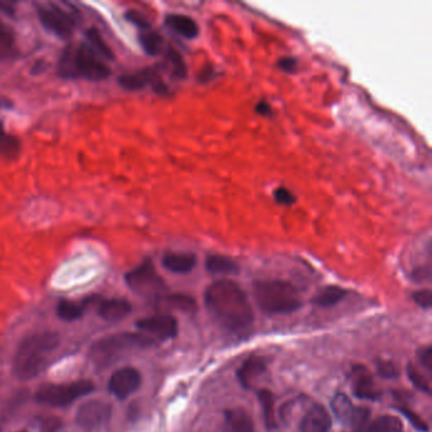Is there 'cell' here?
Returning a JSON list of instances; mask_svg holds the SVG:
<instances>
[{"mask_svg":"<svg viewBox=\"0 0 432 432\" xmlns=\"http://www.w3.org/2000/svg\"><path fill=\"white\" fill-rule=\"evenodd\" d=\"M204 303L210 316L229 331H249L254 322V312L249 298L238 284L221 279L208 285Z\"/></svg>","mask_w":432,"mask_h":432,"instance_id":"6da1fadb","label":"cell"},{"mask_svg":"<svg viewBox=\"0 0 432 432\" xmlns=\"http://www.w3.org/2000/svg\"><path fill=\"white\" fill-rule=\"evenodd\" d=\"M57 316L62 319V321H68V322H73L76 321L84 315V305L82 304L75 303L68 299H62L57 304Z\"/></svg>","mask_w":432,"mask_h":432,"instance_id":"f1b7e54d","label":"cell"},{"mask_svg":"<svg viewBox=\"0 0 432 432\" xmlns=\"http://www.w3.org/2000/svg\"><path fill=\"white\" fill-rule=\"evenodd\" d=\"M140 333L147 338L155 340H170L176 338L178 335V322L175 318L170 315H155L150 317L141 318L136 324Z\"/></svg>","mask_w":432,"mask_h":432,"instance_id":"8fae6325","label":"cell"},{"mask_svg":"<svg viewBox=\"0 0 432 432\" xmlns=\"http://www.w3.org/2000/svg\"><path fill=\"white\" fill-rule=\"evenodd\" d=\"M60 345L61 336L57 332H34L26 336L14 352V377L22 382L37 378L51 363Z\"/></svg>","mask_w":432,"mask_h":432,"instance_id":"7a4b0ae2","label":"cell"},{"mask_svg":"<svg viewBox=\"0 0 432 432\" xmlns=\"http://www.w3.org/2000/svg\"><path fill=\"white\" fill-rule=\"evenodd\" d=\"M141 383V373L136 368L126 366L112 374L109 379L108 391L117 399H126L137 392Z\"/></svg>","mask_w":432,"mask_h":432,"instance_id":"7c38bea8","label":"cell"},{"mask_svg":"<svg viewBox=\"0 0 432 432\" xmlns=\"http://www.w3.org/2000/svg\"><path fill=\"white\" fill-rule=\"evenodd\" d=\"M94 384L88 379L65 384L41 385L34 394V399L40 405L66 407L73 405L75 401L94 392Z\"/></svg>","mask_w":432,"mask_h":432,"instance_id":"52a82bcc","label":"cell"},{"mask_svg":"<svg viewBox=\"0 0 432 432\" xmlns=\"http://www.w3.org/2000/svg\"><path fill=\"white\" fill-rule=\"evenodd\" d=\"M347 293L349 291H346L345 288H341L338 285H329V287H324L321 291H318L317 294L312 299V302L318 307L327 308V307H332V305L338 304V302H341L347 296Z\"/></svg>","mask_w":432,"mask_h":432,"instance_id":"7402d4cb","label":"cell"},{"mask_svg":"<svg viewBox=\"0 0 432 432\" xmlns=\"http://www.w3.org/2000/svg\"><path fill=\"white\" fill-rule=\"evenodd\" d=\"M419 361L424 365L427 372H432V349L430 346H427L425 349H422L419 354Z\"/></svg>","mask_w":432,"mask_h":432,"instance_id":"74e56055","label":"cell"},{"mask_svg":"<svg viewBox=\"0 0 432 432\" xmlns=\"http://www.w3.org/2000/svg\"><path fill=\"white\" fill-rule=\"evenodd\" d=\"M332 411L338 421L350 432H361L370 421V411L354 405L346 394L338 393L332 399Z\"/></svg>","mask_w":432,"mask_h":432,"instance_id":"9c48e42d","label":"cell"},{"mask_svg":"<svg viewBox=\"0 0 432 432\" xmlns=\"http://www.w3.org/2000/svg\"><path fill=\"white\" fill-rule=\"evenodd\" d=\"M378 372L383 378H394L398 375L397 368L394 366L392 361H384V360L379 361Z\"/></svg>","mask_w":432,"mask_h":432,"instance_id":"8d00e7d4","label":"cell"},{"mask_svg":"<svg viewBox=\"0 0 432 432\" xmlns=\"http://www.w3.org/2000/svg\"><path fill=\"white\" fill-rule=\"evenodd\" d=\"M196 265V257L192 252H168L162 257V266L174 274H188Z\"/></svg>","mask_w":432,"mask_h":432,"instance_id":"d6986e66","label":"cell"},{"mask_svg":"<svg viewBox=\"0 0 432 432\" xmlns=\"http://www.w3.org/2000/svg\"><path fill=\"white\" fill-rule=\"evenodd\" d=\"M20 151V142L14 136L8 135L0 129V154L7 157H14Z\"/></svg>","mask_w":432,"mask_h":432,"instance_id":"f546056e","label":"cell"},{"mask_svg":"<svg viewBox=\"0 0 432 432\" xmlns=\"http://www.w3.org/2000/svg\"><path fill=\"white\" fill-rule=\"evenodd\" d=\"M168 302L171 305H174L176 308L182 310V311H194L196 310V302L193 298L188 296H182V294H175V296H170L168 297Z\"/></svg>","mask_w":432,"mask_h":432,"instance_id":"1f68e13d","label":"cell"},{"mask_svg":"<svg viewBox=\"0 0 432 432\" xmlns=\"http://www.w3.org/2000/svg\"><path fill=\"white\" fill-rule=\"evenodd\" d=\"M165 61L170 66V73L179 80H182L188 75V68L187 64L182 59V55L176 51L175 48H169L165 55Z\"/></svg>","mask_w":432,"mask_h":432,"instance_id":"4316f807","label":"cell"},{"mask_svg":"<svg viewBox=\"0 0 432 432\" xmlns=\"http://www.w3.org/2000/svg\"><path fill=\"white\" fill-rule=\"evenodd\" d=\"M216 432H221V430H219V431H216Z\"/></svg>","mask_w":432,"mask_h":432,"instance_id":"ee69618b","label":"cell"},{"mask_svg":"<svg viewBox=\"0 0 432 432\" xmlns=\"http://www.w3.org/2000/svg\"><path fill=\"white\" fill-rule=\"evenodd\" d=\"M140 45L143 48V51L150 56H157L161 54L162 48H164V38L160 34H157L152 29H146L141 31V34L138 36Z\"/></svg>","mask_w":432,"mask_h":432,"instance_id":"484cf974","label":"cell"},{"mask_svg":"<svg viewBox=\"0 0 432 432\" xmlns=\"http://www.w3.org/2000/svg\"><path fill=\"white\" fill-rule=\"evenodd\" d=\"M17 432H28V431H24V430H20V431H17Z\"/></svg>","mask_w":432,"mask_h":432,"instance_id":"7bdbcfd3","label":"cell"},{"mask_svg":"<svg viewBox=\"0 0 432 432\" xmlns=\"http://www.w3.org/2000/svg\"><path fill=\"white\" fill-rule=\"evenodd\" d=\"M265 372H266L265 360L260 357H252V358L247 359L240 366V369L237 372V377H238V382L241 383L243 388L249 389V388L254 387L257 379L260 378Z\"/></svg>","mask_w":432,"mask_h":432,"instance_id":"ac0fdd59","label":"cell"},{"mask_svg":"<svg viewBox=\"0 0 432 432\" xmlns=\"http://www.w3.org/2000/svg\"><path fill=\"white\" fill-rule=\"evenodd\" d=\"M118 84L121 88L129 92H137L146 88L147 85H151L157 94L165 95L169 92L166 84L161 80L155 69H145L138 73L121 75L118 78Z\"/></svg>","mask_w":432,"mask_h":432,"instance_id":"4fadbf2b","label":"cell"},{"mask_svg":"<svg viewBox=\"0 0 432 432\" xmlns=\"http://www.w3.org/2000/svg\"><path fill=\"white\" fill-rule=\"evenodd\" d=\"M274 198L282 206H291L296 203V196L291 193V190L284 187H279L274 190Z\"/></svg>","mask_w":432,"mask_h":432,"instance_id":"836d02e7","label":"cell"},{"mask_svg":"<svg viewBox=\"0 0 432 432\" xmlns=\"http://www.w3.org/2000/svg\"><path fill=\"white\" fill-rule=\"evenodd\" d=\"M221 432H255L250 415L243 408H231L224 412Z\"/></svg>","mask_w":432,"mask_h":432,"instance_id":"e0dca14e","label":"cell"},{"mask_svg":"<svg viewBox=\"0 0 432 432\" xmlns=\"http://www.w3.org/2000/svg\"><path fill=\"white\" fill-rule=\"evenodd\" d=\"M112 405L101 399L87 401L78 408L75 415V422L82 430L93 432L101 430L108 425L112 419Z\"/></svg>","mask_w":432,"mask_h":432,"instance_id":"30bf717a","label":"cell"},{"mask_svg":"<svg viewBox=\"0 0 432 432\" xmlns=\"http://www.w3.org/2000/svg\"><path fill=\"white\" fill-rule=\"evenodd\" d=\"M215 70L212 66H207L206 69H203L202 71L198 75V80H201V82H208L215 78Z\"/></svg>","mask_w":432,"mask_h":432,"instance_id":"ab89813d","label":"cell"},{"mask_svg":"<svg viewBox=\"0 0 432 432\" xmlns=\"http://www.w3.org/2000/svg\"><path fill=\"white\" fill-rule=\"evenodd\" d=\"M155 344L152 338L142 335L140 332H123L115 333L96 340L89 350V358L93 364L99 368H107L115 364L118 359L134 352L146 349Z\"/></svg>","mask_w":432,"mask_h":432,"instance_id":"5b68a950","label":"cell"},{"mask_svg":"<svg viewBox=\"0 0 432 432\" xmlns=\"http://www.w3.org/2000/svg\"><path fill=\"white\" fill-rule=\"evenodd\" d=\"M124 280L131 291L145 297H157L166 289L164 279L159 275L155 265L149 259L126 273Z\"/></svg>","mask_w":432,"mask_h":432,"instance_id":"ba28073f","label":"cell"},{"mask_svg":"<svg viewBox=\"0 0 432 432\" xmlns=\"http://www.w3.org/2000/svg\"><path fill=\"white\" fill-rule=\"evenodd\" d=\"M165 24L187 40H194L199 34L196 20L184 14H169L165 17Z\"/></svg>","mask_w":432,"mask_h":432,"instance_id":"ffe728a7","label":"cell"},{"mask_svg":"<svg viewBox=\"0 0 432 432\" xmlns=\"http://www.w3.org/2000/svg\"><path fill=\"white\" fill-rule=\"evenodd\" d=\"M132 312V304L122 298L104 299L98 307V313L104 321L120 322Z\"/></svg>","mask_w":432,"mask_h":432,"instance_id":"2e32d148","label":"cell"},{"mask_svg":"<svg viewBox=\"0 0 432 432\" xmlns=\"http://www.w3.org/2000/svg\"><path fill=\"white\" fill-rule=\"evenodd\" d=\"M399 411L403 413L407 419H410V422L412 424L415 429H417L421 432H429V426L426 425L425 421L419 417L416 413L407 410V408H403V407H401Z\"/></svg>","mask_w":432,"mask_h":432,"instance_id":"e575fe53","label":"cell"},{"mask_svg":"<svg viewBox=\"0 0 432 432\" xmlns=\"http://www.w3.org/2000/svg\"><path fill=\"white\" fill-rule=\"evenodd\" d=\"M206 269L213 275H232L238 273V265L229 257L208 255L206 259Z\"/></svg>","mask_w":432,"mask_h":432,"instance_id":"44dd1931","label":"cell"},{"mask_svg":"<svg viewBox=\"0 0 432 432\" xmlns=\"http://www.w3.org/2000/svg\"><path fill=\"white\" fill-rule=\"evenodd\" d=\"M252 293L257 305L271 315H287L302 307V297L298 288L284 280H257L252 285Z\"/></svg>","mask_w":432,"mask_h":432,"instance_id":"277c9868","label":"cell"},{"mask_svg":"<svg viewBox=\"0 0 432 432\" xmlns=\"http://www.w3.org/2000/svg\"><path fill=\"white\" fill-rule=\"evenodd\" d=\"M15 52L17 48L13 29L0 20V61L12 59Z\"/></svg>","mask_w":432,"mask_h":432,"instance_id":"d4e9b609","label":"cell"},{"mask_svg":"<svg viewBox=\"0 0 432 432\" xmlns=\"http://www.w3.org/2000/svg\"><path fill=\"white\" fill-rule=\"evenodd\" d=\"M257 112L260 115H269L271 113V106L266 101H259L257 106Z\"/></svg>","mask_w":432,"mask_h":432,"instance_id":"60d3db41","label":"cell"},{"mask_svg":"<svg viewBox=\"0 0 432 432\" xmlns=\"http://www.w3.org/2000/svg\"><path fill=\"white\" fill-rule=\"evenodd\" d=\"M259 402L261 405V408L264 411V419H265V424L269 427L273 429L277 425V421H275V401H274V396L271 391L268 389H263L259 392Z\"/></svg>","mask_w":432,"mask_h":432,"instance_id":"83f0119b","label":"cell"},{"mask_svg":"<svg viewBox=\"0 0 432 432\" xmlns=\"http://www.w3.org/2000/svg\"><path fill=\"white\" fill-rule=\"evenodd\" d=\"M278 66L282 69L285 73H294L298 68V62L296 59L293 57H282L279 62H278Z\"/></svg>","mask_w":432,"mask_h":432,"instance_id":"f35d334b","label":"cell"},{"mask_svg":"<svg viewBox=\"0 0 432 432\" xmlns=\"http://www.w3.org/2000/svg\"><path fill=\"white\" fill-rule=\"evenodd\" d=\"M361 432H403V424L394 416L384 415L369 421Z\"/></svg>","mask_w":432,"mask_h":432,"instance_id":"603a6c76","label":"cell"},{"mask_svg":"<svg viewBox=\"0 0 432 432\" xmlns=\"http://www.w3.org/2000/svg\"><path fill=\"white\" fill-rule=\"evenodd\" d=\"M332 421L330 413L324 405H315L304 415L299 431L301 432H330Z\"/></svg>","mask_w":432,"mask_h":432,"instance_id":"5bb4252c","label":"cell"},{"mask_svg":"<svg viewBox=\"0 0 432 432\" xmlns=\"http://www.w3.org/2000/svg\"><path fill=\"white\" fill-rule=\"evenodd\" d=\"M13 108V101H10L7 96L0 94V109Z\"/></svg>","mask_w":432,"mask_h":432,"instance_id":"b9f144b4","label":"cell"},{"mask_svg":"<svg viewBox=\"0 0 432 432\" xmlns=\"http://www.w3.org/2000/svg\"><path fill=\"white\" fill-rule=\"evenodd\" d=\"M352 389H354L355 396L360 399L375 401L380 396V392L374 383L372 375L361 366L357 368L352 374Z\"/></svg>","mask_w":432,"mask_h":432,"instance_id":"9a60e30c","label":"cell"},{"mask_svg":"<svg viewBox=\"0 0 432 432\" xmlns=\"http://www.w3.org/2000/svg\"><path fill=\"white\" fill-rule=\"evenodd\" d=\"M57 74L66 80L101 81L108 79L112 69L87 42H78L64 48L57 64Z\"/></svg>","mask_w":432,"mask_h":432,"instance_id":"3957f363","label":"cell"},{"mask_svg":"<svg viewBox=\"0 0 432 432\" xmlns=\"http://www.w3.org/2000/svg\"><path fill=\"white\" fill-rule=\"evenodd\" d=\"M413 301L419 304V307L429 310L431 308L432 294L430 289H422V291L413 293Z\"/></svg>","mask_w":432,"mask_h":432,"instance_id":"d590c367","label":"cell"},{"mask_svg":"<svg viewBox=\"0 0 432 432\" xmlns=\"http://www.w3.org/2000/svg\"><path fill=\"white\" fill-rule=\"evenodd\" d=\"M87 37V43L90 48L94 51L95 54L101 57V60L112 61L115 59V55L112 52V50L108 45L104 42L101 34L96 28H89L85 34Z\"/></svg>","mask_w":432,"mask_h":432,"instance_id":"cb8c5ba5","label":"cell"},{"mask_svg":"<svg viewBox=\"0 0 432 432\" xmlns=\"http://www.w3.org/2000/svg\"><path fill=\"white\" fill-rule=\"evenodd\" d=\"M407 374H408V378L412 382V384L415 385L416 388H419V391L427 393V394L430 393L431 387H430L429 380L419 372V369H417L415 365H408V368H407Z\"/></svg>","mask_w":432,"mask_h":432,"instance_id":"4dcf8cb0","label":"cell"},{"mask_svg":"<svg viewBox=\"0 0 432 432\" xmlns=\"http://www.w3.org/2000/svg\"><path fill=\"white\" fill-rule=\"evenodd\" d=\"M34 7L42 27L61 40H69L79 26L80 13L71 4L37 3Z\"/></svg>","mask_w":432,"mask_h":432,"instance_id":"8992f818","label":"cell"},{"mask_svg":"<svg viewBox=\"0 0 432 432\" xmlns=\"http://www.w3.org/2000/svg\"><path fill=\"white\" fill-rule=\"evenodd\" d=\"M124 18L129 20V23H132L134 26H136V27L140 28L141 31L151 29L150 20L143 14L137 12V10H129L127 13L124 14Z\"/></svg>","mask_w":432,"mask_h":432,"instance_id":"d6a6232c","label":"cell"}]
</instances>
